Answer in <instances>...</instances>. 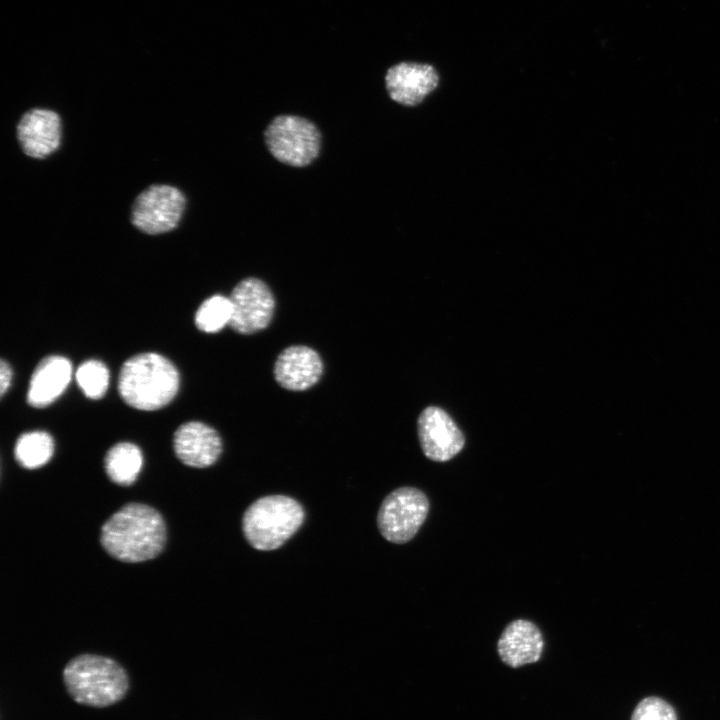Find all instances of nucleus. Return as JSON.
<instances>
[{"mask_svg":"<svg viewBox=\"0 0 720 720\" xmlns=\"http://www.w3.org/2000/svg\"><path fill=\"white\" fill-rule=\"evenodd\" d=\"M100 542L117 560L128 563L150 560L158 556L165 546V522L153 507L128 503L104 523Z\"/></svg>","mask_w":720,"mask_h":720,"instance_id":"1","label":"nucleus"},{"mask_svg":"<svg viewBox=\"0 0 720 720\" xmlns=\"http://www.w3.org/2000/svg\"><path fill=\"white\" fill-rule=\"evenodd\" d=\"M69 696L78 704L104 708L125 698L129 676L124 667L112 658L81 654L72 658L62 672Z\"/></svg>","mask_w":720,"mask_h":720,"instance_id":"2","label":"nucleus"},{"mask_svg":"<svg viewBox=\"0 0 720 720\" xmlns=\"http://www.w3.org/2000/svg\"><path fill=\"white\" fill-rule=\"evenodd\" d=\"M179 373L166 357L153 352L137 354L122 365L118 390L131 407L153 411L170 403L178 392Z\"/></svg>","mask_w":720,"mask_h":720,"instance_id":"3","label":"nucleus"},{"mask_svg":"<svg viewBox=\"0 0 720 720\" xmlns=\"http://www.w3.org/2000/svg\"><path fill=\"white\" fill-rule=\"evenodd\" d=\"M302 505L286 495H268L254 501L244 512L242 530L256 550L280 548L304 522Z\"/></svg>","mask_w":720,"mask_h":720,"instance_id":"4","label":"nucleus"},{"mask_svg":"<svg viewBox=\"0 0 720 720\" xmlns=\"http://www.w3.org/2000/svg\"><path fill=\"white\" fill-rule=\"evenodd\" d=\"M264 137L272 156L292 167H305L320 153L321 135L318 128L300 116H276L267 126Z\"/></svg>","mask_w":720,"mask_h":720,"instance_id":"5","label":"nucleus"},{"mask_svg":"<svg viewBox=\"0 0 720 720\" xmlns=\"http://www.w3.org/2000/svg\"><path fill=\"white\" fill-rule=\"evenodd\" d=\"M429 500L425 493L415 487H400L390 492L382 501L377 515L381 535L389 542H409L425 522Z\"/></svg>","mask_w":720,"mask_h":720,"instance_id":"6","label":"nucleus"},{"mask_svg":"<svg viewBox=\"0 0 720 720\" xmlns=\"http://www.w3.org/2000/svg\"><path fill=\"white\" fill-rule=\"evenodd\" d=\"M185 207V197L176 187L152 185L141 192L133 203L132 224L147 234L173 230Z\"/></svg>","mask_w":720,"mask_h":720,"instance_id":"7","label":"nucleus"},{"mask_svg":"<svg viewBox=\"0 0 720 720\" xmlns=\"http://www.w3.org/2000/svg\"><path fill=\"white\" fill-rule=\"evenodd\" d=\"M230 300L232 318L229 326L239 334H253L265 329L271 322L275 300L268 285L249 277L233 289Z\"/></svg>","mask_w":720,"mask_h":720,"instance_id":"8","label":"nucleus"},{"mask_svg":"<svg viewBox=\"0 0 720 720\" xmlns=\"http://www.w3.org/2000/svg\"><path fill=\"white\" fill-rule=\"evenodd\" d=\"M441 82L437 68L424 62L403 61L391 66L385 75L390 99L405 107H416L434 93Z\"/></svg>","mask_w":720,"mask_h":720,"instance_id":"9","label":"nucleus"},{"mask_svg":"<svg viewBox=\"0 0 720 720\" xmlns=\"http://www.w3.org/2000/svg\"><path fill=\"white\" fill-rule=\"evenodd\" d=\"M418 437L424 455L435 462H446L464 447L465 438L452 418L441 408H425L417 422Z\"/></svg>","mask_w":720,"mask_h":720,"instance_id":"10","label":"nucleus"},{"mask_svg":"<svg viewBox=\"0 0 720 720\" xmlns=\"http://www.w3.org/2000/svg\"><path fill=\"white\" fill-rule=\"evenodd\" d=\"M173 447L178 459L187 466L206 468L221 455L222 441L215 429L199 421L182 424L174 433Z\"/></svg>","mask_w":720,"mask_h":720,"instance_id":"11","label":"nucleus"},{"mask_svg":"<svg viewBox=\"0 0 720 720\" xmlns=\"http://www.w3.org/2000/svg\"><path fill=\"white\" fill-rule=\"evenodd\" d=\"M273 373L281 387L291 391H304L319 381L323 373V363L312 348L293 345L280 352Z\"/></svg>","mask_w":720,"mask_h":720,"instance_id":"12","label":"nucleus"},{"mask_svg":"<svg viewBox=\"0 0 720 720\" xmlns=\"http://www.w3.org/2000/svg\"><path fill=\"white\" fill-rule=\"evenodd\" d=\"M17 138L26 155L37 159L45 158L60 145L59 115L48 109L29 110L17 125Z\"/></svg>","mask_w":720,"mask_h":720,"instance_id":"13","label":"nucleus"},{"mask_svg":"<svg viewBox=\"0 0 720 720\" xmlns=\"http://www.w3.org/2000/svg\"><path fill=\"white\" fill-rule=\"evenodd\" d=\"M544 639L531 621L516 619L503 630L497 650L501 660L512 668L537 662L542 655Z\"/></svg>","mask_w":720,"mask_h":720,"instance_id":"14","label":"nucleus"},{"mask_svg":"<svg viewBox=\"0 0 720 720\" xmlns=\"http://www.w3.org/2000/svg\"><path fill=\"white\" fill-rule=\"evenodd\" d=\"M71 375L72 366L67 358L52 355L42 359L30 379L28 404L36 408L50 405L65 391Z\"/></svg>","mask_w":720,"mask_h":720,"instance_id":"15","label":"nucleus"},{"mask_svg":"<svg viewBox=\"0 0 720 720\" xmlns=\"http://www.w3.org/2000/svg\"><path fill=\"white\" fill-rule=\"evenodd\" d=\"M143 464L142 452L130 442L112 446L105 456V470L109 479L120 486L135 482Z\"/></svg>","mask_w":720,"mask_h":720,"instance_id":"16","label":"nucleus"},{"mask_svg":"<svg viewBox=\"0 0 720 720\" xmlns=\"http://www.w3.org/2000/svg\"><path fill=\"white\" fill-rule=\"evenodd\" d=\"M54 452V441L45 431H31L22 434L16 441V461L26 469H37L45 465Z\"/></svg>","mask_w":720,"mask_h":720,"instance_id":"17","label":"nucleus"},{"mask_svg":"<svg viewBox=\"0 0 720 720\" xmlns=\"http://www.w3.org/2000/svg\"><path fill=\"white\" fill-rule=\"evenodd\" d=\"M232 318L230 297L213 295L207 298L195 314L196 327L205 333H216L229 325Z\"/></svg>","mask_w":720,"mask_h":720,"instance_id":"18","label":"nucleus"},{"mask_svg":"<svg viewBox=\"0 0 720 720\" xmlns=\"http://www.w3.org/2000/svg\"><path fill=\"white\" fill-rule=\"evenodd\" d=\"M76 381L86 397L100 399L109 385V371L104 363L98 360H87L77 369Z\"/></svg>","mask_w":720,"mask_h":720,"instance_id":"19","label":"nucleus"},{"mask_svg":"<svg viewBox=\"0 0 720 720\" xmlns=\"http://www.w3.org/2000/svg\"><path fill=\"white\" fill-rule=\"evenodd\" d=\"M631 720H677L674 708L664 699L650 696L635 707Z\"/></svg>","mask_w":720,"mask_h":720,"instance_id":"20","label":"nucleus"},{"mask_svg":"<svg viewBox=\"0 0 720 720\" xmlns=\"http://www.w3.org/2000/svg\"><path fill=\"white\" fill-rule=\"evenodd\" d=\"M12 379V370L10 365L2 359L0 362V394L3 397L8 390Z\"/></svg>","mask_w":720,"mask_h":720,"instance_id":"21","label":"nucleus"}]
</instances>
